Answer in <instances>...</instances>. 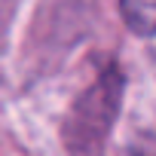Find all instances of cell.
<instances>
[{
	"label": "cell",
	"instance_id": "cell-1",
	"mask_svg": "<svg viewBox=\"0 0 156 156\" xmlns=\"http://www.w3.org/2000/svg\"><path fill=\"white\" fill-rule=\"evenodd\" d=\"M119 95H122V76L116 73V67L104 70L95 86L76 101L73 113H70V126H67V138L73 150H95L101 144V138L110 132V122L116 116L119 107Z\"/></svg>",
	"mask_w": 156,
	"mask_h": 156
},
{
	"label": "cell",
	"instance_id": "cell-2",
	"mask_svg": "<svg viewBox=\"0 0 156 156\" xmlns=\"http://www.w3.org/2000/svg\"><path fill=\"white\" fill-rule=\"evenodd\" d=\"M119 12L138 37H153V0H119Z\"/></svg>",
	"mask_w": 156,
	"mask_h": 156
},
{
	"label": "cell",
	"instance_id": "cell-3",
	"mask_svg": "<svg viewBox=\"0 0 156 156\" xmlns=\"http://www.w3.org/2000/svg\"><path fill=\"white\" fill-rule=\"evenodd\" d=\"M122 156H153V135H150V132L135 135V138L126 144V153H122Z\"/></svg>",
	"mask_w": 156,
	"mask_h": 156
}]
</instances>
